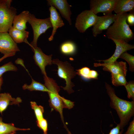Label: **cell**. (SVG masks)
I'll return each instance as SVG.
<instances>
[{"mask_svg": "<svg viewBox=\"0 0 134 134\" xmlns=\"http://www.w3.org/2000/svg\"><path fill=\"white\" fill-rule=\"evenodd\" d=\"M22 101L20 98H13L9 93L0 94V112L2 114L9 105H19Z\"/></svg>", "mask_w": 134, "mask_h": 134, "instance_id": "17", "label": "cell"}, {"mask_svg": "<svg viewBox=\"0 0 134 134\" xmlns=\"http://www.w3.org/2000/svg\"><path fill=\"white\" fill-rule=\"evenodd\" d=\"M128 14H117L113 24L107 29L106 35L108 38L122 40L127 43L134 39V34L127 23Z\"/></svg>", "mask_w": 134, "mask_h": 134, "instance_id": "2", "label": "cell"}, {"mask_svg": "<svg viewBox=\"0 0 134 134\" xmlns=\"http://www.w3.org/2000/svg\"><path fill=\"white\" fill-rule=\"evenodd\" d=\"M47 2L49 6H53L58 10L62 17L68 21L70 25H71L70 6L67 0H48Z\"/></svg>", "mask_w": 134, "mask_h": 134, "instance_id": "13", "label": "cell"}, {"mask_svg": "<svg viewBox=\"0 0 134 134\" xmlns=\"http://www.w3.org/2000/svg\"><path fill=\"white\" fill-rule=\"evenodd\" d=\"M112 83L116 86H125L127 82L125 76L122 74H111Z\"/></svg>", "mask_w": 134, "mask_h": 134, "instance_id": "23", "label": "cell"}, {"mask_svg": "<svg viewBox=\"0 0 134 134\" xmlns=\"http://www.w3.org/2000/svg\"><path fill=\"white\" fill-rule=\"evenodd\" d=\"M94 66L96 67L102 66L104 70L110 72L111 74H122L125 76L127 71L126 63L123 62L116 61L110 63H94Z\"/></svg>", "mask_w": 134, "mask_h": 134, "instance_id": "14", "label": "cell"}, {"mask_svg": "<svg viewBox=\"0 0 134 134\" xmlns=\"http://www.w3.org/2000/svg\"><path fill=\"white\" fill-rule=\"evenodd\" d=\"M43 77L44 85L48 90L47 93L49 97V105L52 109L59 113L65 127H66L65 124L63 114V109L64 108L62 97L59 94L60 90V87L53 79L48 77L47 75H44Z\"/></svg>", "mask_w": 134, "mask_h": 134, "instance_id": "3", "label": "cell"}, {"mask_svg": "<svg viewBox=\"0 0 134 134\" xmlns=\"http://www.w3.org/2000/svg\"><path fill=\"white\" fill-rule=\"evenodd\" d=\"M91 70L89 68L84 67L76 70V74L81 77L83 79L87 80L90 79V74Z\"/></svg>", "mask_w": 134, "mask_h": 134, "instance_id": "27", "label": "cell"}, {"mask_svg": "<svg viewBox=\"0 0 134 134\" xmlns=\"http://www.w3.org/2000/svg\"><path fill=\"white\" fill-rule=\"evenodd\" d=\"M105 88L110 100V105L114 109L120 119L119 123L120 129L128 124L132 117L134 115V101H127L118 97L114 89L106 83Z\"/></svg>", "mask_w": 134, "mask_h": 134, "instance_id": "1", "label": "cell"}, {"mask_svg": "<svg viewBox=\"0 0 134 134\" xmlns=\"http://www.w3.org/2000/svg\"><path fill=\"white\" fill-rule=\"evenodd\" d=\"M37 126L43 132V134H47L48 123L47 120L44 118L36 121Z\"/></svg>", "mask_w": 134, "mask_h": 134, "instance_id": "29", "label": "cell"}, {"mask_svg": "<svg viewBox=\"0 0 134 134\" xmlns=\"http://www.w3.org/2000/svg\"><path fill=\"white\" fill-rule=\"evenodd\" d=\"M124 134H134V119L130 123L127 131Z\"/></svg>", "mask_w": 134, "mask_h": 134, "instance_id": "33", "label": "cell"}, {"mask_svg": "<svg viewBox=\"0 0 134 134\" xmlns=\"http://www.w3.org/2000/svg\"><path fill=\"white\" fill-rule=\"evenodd\" d=\"M116 45V48L113 55L109 58L104 60H99L105 63H110L116 61L123 53L134 48V45L128 43L122 40L112 39Z\"/></svg>", "mask_w": 134, "mask_h": 134, "instance_id": "12", "label": "cell"}, {"mask_svg": "<svg viewBox=\"0 0 134 134\" xmlns=\"http://www.w3.org/2000/svg\"><path fill=\"white\" fill-rule=\"evenodd\" d=\"M30 13L28 11H24L16 15L13 19L12 26L18 30H25L27 28L26 23L28 22Z\"/></svg>", "mask_w": 134, "mask_h": 134, "instance_id": "18", "label": "cell"}, {"mask_svg": "<svg viewBox=\"0 0 134 134\" xmlns=\"http://www.w3.org/2000/svg\"><path fill=\"white\" fill-rule=\"evenodd\" d=\"M123 131L124 129H120L119 123L110 130L108 134H122Z\"/></svg>", "mask_w": 134, "mask_h": 134, "instance_id": "31", "label": "cell"}, {"mask_svg": "<svg viewBox=\"0 0 134 134\" xmlns=\"http://www.w3.org/2000/svg\"><path fill=\"white\" fill-rule=\"evenodd\" d=\"M98 75V74L97 71L93 70H91L90 74V79H97Z\"/></svg>", "mask_w": 134, "mask_h": 134, "instance_id": "34", "label": "cell"}, {"mask_svg": "<svg viewBox=\"0 0 134 134\" xmlns=\"http://www.w3.org/2000/svg\"><path fill=\"white\" fill-rule=\"evenodd\" d=\"M34 53L33 58L36 64L40 69L42 73L46 76L47 74L45 68L48 65L52 64V55H48L44 54L41 49L37 46L36 47H31Z\"/></svg>", "mask_w": 134, "mask_h": 134, "instance_id": "11", "label": "cell"}, {"mask_svg": "<svg viewBox=\"0 0 134 134\" xmlns=\"http://www.w3.org/2000/svg\"><path fill=\"white\" fill-rule=\"evenodd\" d=\"M49 10L50 12L49 18L53 27L51 34L48 38L49 40L50 41L53 40L57 29L64 26V24L60 14L55 7L50 6Z\"/></svg>", "mask_w": 134, "mask_h": 134, "instance_id": "15", "label": "cell"}, {"mask_svg": "<svg viewBox=\"0 0 134 134\" xmlns=\"http://www.w3.org/2000/svg\"><path fill=\"white\" fill-rule=\"evenodd\" d=\"M127 93V97L129 99H132L134 101V82L130 81L124 86Z\"/></svg>", "mask_w": 134, "mask_h": 134, "instance_id": "28", "label": "cell"}, {"mask_svg": "<svg viewBox=\"0 0 134 134\" xmlns=\"http://www.w3.org/2000/svg\"><path fill=\"white\" fill-rule=\"evenodd\" d=\"M8 34L16 43L25 42L28 43L27 39L29 34V32L15 28L12 26L9 29Z\"/></svg>", "mask_w": 134, "mask_h": 134, "instance_id": "19", "label": "cell"}, {"mask_svg": "<svg viewBox=\"0 0 134 134\" xmlns=\"http://www.w3.org/2000/svg\"><path fill=\"white\" fill-rule=\"evenodd\" d=\"M29 128L21 129L15 127L13 123H6L0 117V134H15L17 131H27Z\"/></svg>", "mask_w": 134, "mask_h": 134, "instance_id": "20", "label": "cell"}, {"mask_svg": "<svg viewBox=\"0 0 134 134\" xmlns=\"http://www.w3.org/2000/svg\"><path fill=\"white\" fill-rule=\"evenodd\" d=\"M3 79L2 77H0V91L1 86L3 83Z\"/></svg>", "mask_w": 134, "mask_h": 134, "instance_id": "36", "label": "cell"}, {"mask_svg": "<svg viewBox=\"0 0 134 134\" xmlns=\"http://www.w3.org/2000/svg\"><path fill=\"white\" fill-rule=\"evenodd\" d=\"M32 82L30 85L24 84L22 86L24 90H28L30 91H39L48 92V90L44 84L36 81L32 78Z\"/></svg>", "mask_w": 134, "mask_h": 134, "instance_id": "22", "label": "cell"}, {"mask_svg": "<svg viewBox=\"0 0 134 134\" xmlns=\"http://www.w3.org/2000/svg\"><path fill=\"white\" fill-rule=\"evenodd\" d=\"M11 0H0V32H8L12 26L17 11L11 6Z\"/></svg>", "mask_w": 134, "mask_h": 134, "instance_id": "4", "label": "cell"}, {"mask_svg": "<svg viewBox=\"0 0 134 134\" xmlns=\"http://www.w3.org/2000/svg\"><path fill=\"white\" fill-rule=\"evenodd\" d=\"M17 68L11 62H10L0 67V77L5 72L8 71H16Z\"/></svg>", "mask_w": 134, "mask_h": 134, "instance_id": "26", "label": "cell"}, {"mask_svg": "<svg viewBox=\"0 0 134 134\" xmlns=\"http://www.w3.org/2000/svg\"><path fill=\"white\" fill-rule=\"evenodd\" d=\"M20 51L17 45L8 32H0V52L11 56Z\"/></svg>", "mask_w": 134, "mask_h": 134, "instance_id": "8", "label": "cell"}, {"mask_svg": "<svg viewBox=\"0 0 134 134\" xmlns=\"http://www.w3.org/2000/svg\"><path fill=\"white\" fill-rule=\"evenodd\" d=\"M98 17L90 10H85L77 16L75 26L80 33H83L94 25Z\"/></svg>", "mask_w": 134, "mask_h": 134, "instance_id": "7", "label": "cell"}, {"mask_svg": "<svg viewBox=\"0 0 134 134\" xmlns=\"http://www.w3.org/2000/svg\"><path fill=\"white\" fill-rule=\"evenodd\" d=\"M52 63L58 66L57 74L58 76L64 79L66 81V86L62 87L69 94L73 93L74 91L72 88L74 85L71 82V79L75 76L76 73L73 67L67 62H63L58 59L52 60Z\"/></svg>", "mask_w": 134, "mask_h": 134, "instance_id": "5", "label": "cell"}, {"mask_svg": "<svg viewBox=\"0 0 134 134\" xmlns=\"http://www.w3.org/2000/svg\"><path fill=\"white\" fill-rule=\"evenodd\" d=\"M116 16L117 14H113L112 13L103 16H98L92 30L93 36L96 37L101 34L103 30H107L114 22Z\"/></svg>", "mask_w": 134, "mask_h": 134, "instance_id": "9", "label": "cell"}, {"mask_svg": "<svg viewBox=\"0 0 134 134\" xmlns=\"http://www.w3.org/2000/svg\"><path fill=\"white\" fill-rule=\"evenodd\" d=\"M119 58L122 59L126 61L129 65L130 71L133 72L134 71V56L128 53L127 51L122 53Z\"/></svg>", "mask_w": 134, "mask_h": 134, "instance_id": "25", "label": "cell"}, {"mask_svg": "<svg viewBox=\"0 0 134 134\" xmlns=\"http://www.w3.org/2000/svg\"><path fill=\"white\" fill-rule=\"evenodd\" d=\"M134 0H116L114 11L116 14L134 11Z\"/></svg>", "mask_w": 134, "mask_h": 134, "instance_id": "16", "label": "cell"}, {"mask_svg": "<svg viewBox=\"0 0 134 134\" xmlns=\"http://www.w3.org/2000/svg\"><path fill=\"white\" fill-rule=\"evenodd\" d=\"M60 49L61 53L66 55H71L75 54L76 48L75 44L71 41H66L61 45Z\"/></svg>", "mask_w": 134, "mask_h": 134, "instance_id": "21", "label": "cell"}, {"mask_svg": "<svg viewBox=\"0 0 134 134\" xmlns=\"http://www.w3.org/2000/svg\"><path fill=\"white\" fill-rule=\"evenodd\" d=\"M115 2L116 0H91L90 10L96 14L100 12L106 14L114 10Z\"/></svg>", "mask_w": 134, "mask_h": 134, "instance_id": "10", "label": "cell"}, {"mask_svg": "<svg viewBox=\"0 0 134 134\" xmlns=\"http://www.w3.org/2000/svg\"><path fill=\"white\" fill-rule=\"evenodd\" d=\"M32 108L34 110L37 121L43 118L44 110L43 107L40 105H38L34 101L30 102Z\"/></svg>", "mask_w": 134, "mask_h": 134, "instance_id": "24", "label": "cell"}, {"mask_svg": "<svg viewBox=\"0 0 134 134\" xmlns=\"http://www.w3.org/2000/svg\"><path fill=\"white\" fill-rule=\"evenodd\" d=\"M62 99L64 108L70 109L73 107L74 105V102L66 99L63 97H62Z\"/></svg>", "mask_w": 134, "mask_h": 134, "instance_id": "30", "label": "cell"}, {"mask_svg": "<svg viewBox=\"0 0 134 134\" xmlns=\"http://www.w3.org/2000/svg\"><path fill=\"white\" fill-rule=\"evenodd\" d=\"M127 21L128 23L129 26H132L134 25V11L130 12L128 14Z\"/></svg>", "mask_w": 134, "mask_h": 134, "instance_id": "32", "label": "cell"}, {"mask_svg": "<svg viewBox=\"0 0 134 134\" xmlns=\"http://www.w3.org/2000/svg\"><path fill=\"white\" fill-rule=\"evenodd\" d=\"M11 56L10 55H4V56L0 58V62L2 60H3V59H5V58Z\"/></svg>", "mask_w": 134, "mask_h": 134, "instance_id": "35", "label": "cell"}, {"mask_svg": "<svg viewBox=\"0 0 134 134\" xmlns=\"http://www.w3.org/2000/svg\"><path fill=\"white\" fill-rule=\"evenodd\" d=\"M28 22L31 26L33 32V41L29 44L31 47H37V42L40 36L45 33L49 28H52L49 17L41 19L36 18L34 15L30 13Z\"/></svg>", "mask_w": 134, "mask_h": 134, "instance_id": "6", "label": "cell"}]
</instances>
